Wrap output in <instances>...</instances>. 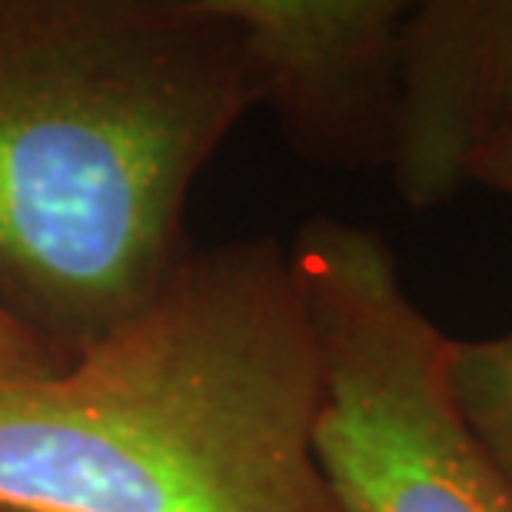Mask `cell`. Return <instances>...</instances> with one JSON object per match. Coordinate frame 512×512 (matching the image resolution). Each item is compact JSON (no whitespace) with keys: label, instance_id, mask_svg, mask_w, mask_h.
I'll return each instance as SVG.
<instances>
[{"label":"cell","instance_id":"52a82bcc","mask_svg":"<svg viewBox=\"0 0 512 512\" xmlns=\"http://www.w3.org/2000/svg\"><path fill=\"white\" fill-rule=\"evenodd\" d=\"M67 360L30 326L0 303V396L34 386L57 373Z\"/></svg>","mask_w":512,"mask_h":512},{"label":"cell","instance_id":"3957f363","mask_svg":"<svg viewBox=\"0 0 512 512\" xmlns=\"http://www.w3.org/2000/svg\"><path fill=\"white\" fill-rule=\"evenodd\" d=\"M323 353L313 449L343 512H512L449 383V340L380 230L310 217L290 247Z\"/></svg>","mask_w":512,"mask_h":512},{"label":"cell","instance_id":"6da1fadb","mask_svg":"<svg viewBox=\"0 0 512 512\" xmlns=\"http://www.w3.org/2000/svg\"><path fill=\"white\" fill-rule=\"evenodd\" d=\"M253 107L217 0H0V303L64 360L137 313Z\"/></svg>","mask_w":512,"mask_h":512},{"label":"cell","instance_id":"277c9868","mask_svg":"<svg viewBox=\"0 0 512 512\" xmlns=\"http://www.w3.org/2000/svg\"><path fill=\"white\" fill-rule=\"evenodd\" d=\"M240 30L256 90L296 157L389 170L406 0H217Z\"/></svg>","mask_w":512,"mask_h":512},{"label":"cell","instance_id":"ba28073f","mask_svg":"<svg viewBox=\"0 0 512 512\" xmlns=\"http://www.w3.org/2000/svg\"><path fill=\"white\" fill-rule=\"evenodd\" d=\"M469 183L489 187L496 193H509L512 197V127L496 133L469 160Z\"/></svg>","mask_w":512,"mask_h":512},{"label":"cell","instance_id":"9c48e42d","mask_svg":"<svg viewBox=\"0 0 512 512\" xmlns=\"http://www.w3.org/2000/svg\"><path fill=\"white\" fill-rule=\"evenodd\" d=\"M0 512H24V509H10V506H0Z\"/></svg>","mask_w":512,"mask_h":512},{"label":"cell","instance_id":"7a4b0ae2","mask_svg":"<svg viewBox=\"0 0 512 512\" xmlns=\"http://www.w3.org/2000/svg\"><path fill=\"white\" fill-rule=\"evenodd\" d=\"M323 353L290 250H187L124 323L0 396V506L343 512L316 463Z\"/></svg>","mask_w":512,"mask_h":512},{"label":"cell","instance_id":"8992f818","mask_svg":"<svg viewBox=\"0 0 512 512\" xmlns=\"http://www.w3.org/2000/svg\"><path fill=\"white\" fill-rule=\"evenodd\" d=\"M449 383L466 423L512 489V333L449 340Z\"/></svg>","mask_w":512,"mask_h":512},{"label":"cell","instance_id":"5b68a950","mask_svg":"<svg viewBox=\"0 0 512 512\" xmlns=\"http://www.w3.org/2000/svg\"><path fill=\"white\" fill-rule=\"evenodd\" d=\"M512 127V0H419L399 27L389 180L409 210L453 203L469 160Z\"/></svg>","mask_w":512,"mask_h":512}]
</instances>
